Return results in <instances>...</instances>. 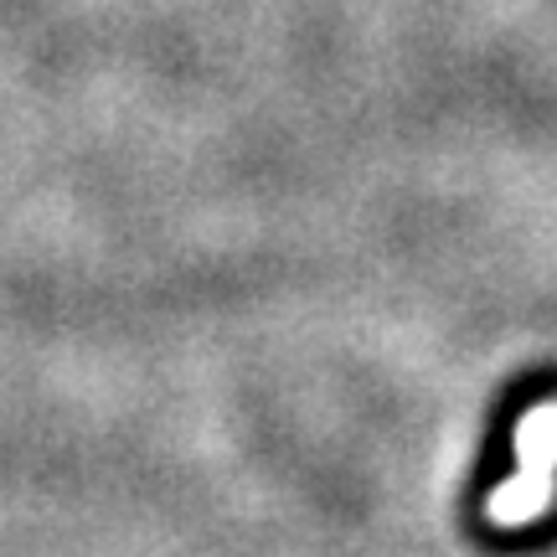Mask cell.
<instances>
[{
    "mask_svg": "<svg viewBox=\"0 0 557 557\" xmlns=\"http://www.w3.org/2000/svg\"><path fill=\"white\" fill-rule=\"evenodd\" d=\"M557 506V403H542L517 429V475L500 480L485 500V521L500 532L537 527Z\"/></svg>",
    "mask_w": 557,
    "mask_h": 557,
    "instance_id": "obj_1",
    "label": "cell"
}]
</instances>
